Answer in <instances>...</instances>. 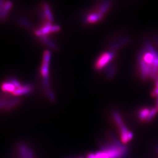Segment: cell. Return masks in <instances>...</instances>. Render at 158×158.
Listing matches in <instances>:
<instances>
[{
	"label": "cell",
	"mask_w": 158,
	"mask_h": 158,
	"mask_svg": "<svg viewBox=\"0 0 158 158\" xmlns=\"http://www.w3.org/2000/svg\"><path fill=\"white\" fill-rule=\"evenodd\" d=\"M138 64L142 80L158 79V52L146 42L138 55Z\"/></svg>",
	"instance_id": "cell-1"
},
{
	"label": "cell",
	"mask_w": 158,
	"mask_h": 158,
	"mask_svg": "<svg viewBox=\"0 0 158 158\" xmlns=\"http://www.w3.org/2000/svg\"><path fill=\"white\" fill-rule=\"evenodd\" d=\"M107 137L100 146V151L107 153L110 158H124L128 155V147L112 135Z\"/></svg>",
	"instance_id": "cell-2"
},
{
	"label": "cell",
	"mask_w": 158,
	"mask_h": 158,
	"mask_svg": "<svg viewBox=\"0 0 158 158\" xmlns=\"http://www.w3.org/2000/svg\"><path fill=\"white\" fill-rule=\"evenodd\" d=\"M115 56V52L111 51L105 52L102 53L96 60L94 67L96 70H102L107 66Z\"/></svg>",
	"instance_id": "cell-3"
},
{
	"label": "cell",
	"mask_w": 158,
	"mask_h": 158,
	"mask_svg": "<svg viewBox=\"0 0 158 158\" xmlns=\"http://www.w3.org/2000/svg\"><path fill=\"white\" fill-rule=\"evenodd\" d=\"M158 110L156 107L142 108L138 113V118L141 122L150 123L156 116Z\"/></svg>",
	"instance_id": "cell-4"
},
{
	"label": "cell",
	"mask_w": 158,
	"mask_h": 158,
	"mask_svg": "<svg viewBox=\"0 0 158 158\" xmlns=\"http://www.w3.org/2000/svg\"><path fill=\"white\" fill-rule=\"evenodd\" d=\"M106 13L102 10L99 6L96 11L91 12L88 14L85 18V23H98L103 19Z\"/></svg>",
	"instance_id": "cell-5"
},
{
	"label": "cell",
	"mask_w": 158,
	"mask_h": 158,
	"mask_svg": "<svg viewBox=\"0 0 158 158\" xmlns=\"http://www.w3.org/2000/svg\"><path fill=\"white\" fill-rule=\"evenodd\" d=\"M19 158H35L33 149L25 143H20L17 147Z\"/></svg>",
	"instance_id": "cell-6"
},
{
	"label": "cell",
	"mask_w": 158,
	"mask_h": 158,
	"mask_svg": "<svg viewBox=\"0 0 158 158\" xmlns=\"http://www.w3.org/2000/svg\"><path fill=\"white\" fill-rule=\"evenodd\" d=\"M118 129L120 141L126 145L133 139V133L128 128L125 124L119 127Z\"/></svg>",
	"instance_id": "cell-7"
},
{
	"label": "cell",
	"mask_w": 158,
	"mask_h": 158,
	"mask_svg": "<svg viewBox=\"0 0 158 158\" xmlns=\"http://www.w3.org/2000/svg\"><path fill=\"white\" fill-rule=\"evenodd\" d=\"M51 52L49 51H45L44 53V59L40 68V73L44 77L49 76V64L51 59Z\"/></svg>",
	"instance_id": "cell-8"
},
{
	"label": "cell",
	"mask_w": 158,
	"mask_h": 158,
	"mask_svg": "<svg viewBox=\"0 0 158 158\" xmlns=\"http://www.w3.org/2000/svg\"><path fill=\"white\" fill-rule=\"evenodd\" d=\"M21 102V100L20 98L18 97H12L11 98L8 102L6 106L3 108V112H10L15 108H17Z\"/></svg>",
	"instance_id": "cell-9"
},
{
	"label": "cell",
	"mask_w": 158,
	"mask_h": 158,
	"mask_svg": "<svg viewBox=\"0 0 158 158\" xmlns=\"http://www.w3.org/2000/svg\"><path fill=\"white\" fill-rule=\"evenodd\" d=\"M52 24L50 22H45L44 25L38 29H36L34 31L35 35L37 36H47L48 34H49L52 32Z\"/></svg>",
	"instance_id": "cell-10"
},
{
	"label": "cell",
	"mask_w": 158,
	"mask_h": 158,
	"mask_svg": "<svg viewBox=\"0 0 158 158\" xmlns=\"http://www.w3.org/2000/svg\"><path fill=\"white\" fill-rule=\"evenodd\" d=\"M34 89L33 85L31 84H26L23 85L20 88L17 89L12 93L13 96H18L23 94H30Z\"/></svg>",
	"instance_id": "cell-11"
},
{
	"label": "cell",
	"mask_w": 158,
	"mask_h": 158,
	"mask_svg": "<svg viewBox=\"0 0 158 158\" xmlns=\"http://www.w3.org/2000/svg\"><path fill=\"white\" fill-rule=\"evenodd\" d=\"M43 10H44L42 12V14H43L44 19H45L46 21H48V22L52 23V21L53 20V15H52V14L51 11L50 6L47 2L43 3Z\"/></svg>",
	"instance_id": "cell-12"
},
{
	"label": "cell",
	"mask_w": 158,
	"mask_h": 158,
	"mask_svg": "<svg viewBox=\"0 0 158 158\" xmlns=\"http://www.w3.org/2000/svg\"><path fill=\"white\" fill-rule=\"evenodd\" d=\"M12 6V2L10 1H6L5 4H4L3 10L0 15V21L1 22H4L6 21L8 14L10 11Z\"/></svg>",
	"instance_id": "cell-13"
},
{
	"label": "cell",
	"mask_w": 158,
	"mask_h": 158,
	"mask_svg": "<svg viewBox=\"0 0 158 158\" xmlns=\"http://www.w3.org/2000/svg\"><path fill=\"white\" fill-rule=\"evenodd\" d=\"M40 41L44 43L46 45L49 46L52 49L55 51L59 50V46L54 42H53L51 39H49L47 36H41L38 37Z\"/></svg>",
	"instance_id": "cell-14"
},
{
	"label": "cell",
	"mask_w": 158,
	"mask_h": 158,
	"mask_svg": "<svg viewBox=\"0 0 158 158\" xmlns=\"http://www.w3.org/2000/svg\"><path fill=\"white\" fill-rule=\"evenodd\" d=\"M1 90L3 91L4 92L7 93L8 94H11L14 92V91L16 90V88L15 86L10 83V81H5L1 83Z\"/></svg>",
	"instance_id": "cell-15"
},
{
	"label": "cell",
	"mask_w": 158,
	"mask_h": 158,
	"mask_svg": "<svg viewBox=\"0 0 158 158\" xmlns=\"http://www.w3.org/2000/svg\"><path fill=\"white\" fill-rule=\"evenodd\" d=\"M113 118L114 121V123L116 125V126L119 128L121 127L122 125L125 124L124 120L122 118L120 114L117 111H114L113 113Z\"/></svg>",
	"instance_id": "cell-16"
},
{
	"label": "cell",
	"mask_w": 158,
	"mask_h": 158,
	"mask_svg": "<svg viewBox=\"0 0 158 158\" xmlns=\"http://www.w3.org/2000/svg\"><path fill=\"white\" fill-rule=\"evenodd\" d=\"M11 98V96H9L8 94L0 95V110L2 111L6 103Z\"/></svg>",
	"instance_id": "cell-17"
},
{
	"label": "cell",
	"mask_w": 158,
	"mask_h": 158,
	"mask_svg": "<svg viewBox=\"0 0 158 158\" xmlns=\"http://www.w3.org/2000/svg\"><path fill=\"white\" fill-rule=\"evenodd\" d=\"M17 22L18 23H19L20 25H23V27L27 28L28 29H33L34 28V25L30 23L29 21H28L27 19L22 18V17H20V18H18L17 19Z\"/></svg>",
	"instance_id": "cell-18"
},
{
	"label": "cell",
	"mask_w": 158,
	"mask_h": 158,
	"mask_svg": "<svg viewBox=\"0 0 158 158\" xmlns=\"http://www.w3.org/2000/svg\"><path fill=\"white\" fill-rule=\"evenodd\" d=\"M129 42V40L128 38H125L123 40H119L118 42H117L115 44H114L112 47H111V49L112 51H114V50H116L118 48H119V47H121L123 46L126 45L127 44H128V42Z\"/></svg>",
	"instance_id": "cell-19"
},
{
	"label": "cell",
	"mask_w": 158,
	"mask_h": 158,
	"mask_svg": "<svg viewBox=\"0 0 158 158\" xmlns=\"http://www.w3.org/2000/svg\"><path fill=\"white\" fill-rule=\"evenodd\" d=\"M116 66H110L108 69L107 71V75L108 78H112L114 77V74L116 72Z\"/></svg>",
	"instance_id": "cell-20"
},
{
	"label": "cell",
	"mask_w": 158,
	"mask_h": 158,
	"mask_svg": "<svg viewBox=\"0 0 158 158\" xmlns=\"http://www.w3.org/2000/svg\"><path fill=\"white\" fill-rule=\"evenodd\" d=\"M9 81L10 83H11L12 84L15 86L16 89L20 88L22 86V85L20 83V82H19V81L17 79H15V78H13V77L10 78V79L9 80Z\"/></svg>",
	"instance_id": "cell-21"
},
{
	"label": "cell",
	"mask_w": 158,
	"mask_h": 158,
	"mask_svg": "<svg viewBox=\"0 0 158 158\" xmlns=\"http://www.w3.org/2000/svg\"><path fill=\"white\" fill-rule=\"evenodd\" d=\"M60 30V27L59 25H52V32H56Z\"/></svg>",
	"instance_id": "cell-22"
},
{
	"label": "cell",
	"mask_w": 158,
	"mask_h": 158,
	"mask_svg": "<svg viewBox=\"0 0 158 158\" xmlns=\"http://www.w3.org/2000/svg\"><path fill=\"white\" fill-rule=\"evenodd\" d=\"M86 158H98L97 157L96 153H89L87 155Z\"/></svg>",
	"instance_id": "cell-23"
},
{
	"label": "cell",
	"mask_w": 158,
	"mask_h": 158,
	"mask_svg": "<svg viewBox=\"0 0 158 158\" xmlns=\"http://www.w3.org/2000/svg\"><path fill=\"white\" fill-rule=\"evenodd\" d=\"M6 1H3V0H0V15L1 14V12L3 10L4 8V4H5Z\"/></svg>",
	"instance_id": "cell-24"
},
{
	"label": "cell",
	"mask_w": 158,
	"mask_h": 158,
	"mask_svg": "<svg viewBox=\"0 0 158 158\" xmlns=\"http://www.w3.org/2000/svg\"><path fill=\"white\" fill-rule=\"evenodd\" d=\"M156 98V107H155L158 110V96Z\"/></svg>",
	"instance_id": "cell-25"
},
{
	"label": "cell",
	"mask_w": 158,
	"mask_h": 158,
	"mask_svg": "<svg viewBox=\"0 0 158 158\" xmlns=\"http://www.w3.org/2000/svg\"><path fill=\"white\" fill-rule=\"evenodd\" d=\"M155 87L158 88V79L155 81Z\"/></svg>",
	"instance_id": "cell-26"
},
{
	"label": "cell",
	"mask_w": 158,
	"mask_h": 158,
	"mask_svg": "<svg viewBox=\"0 0 158 158\" xmlns=\"http://www.w3.org/2000/svg\"><path fill=\"white\" fill-rule=\"evenodd\" d=\"M155 150H156V154H157V155L158 156V145H156V146L155 147Z\"/></svg>",
	"instance_id": "cell-27"
},
{
	"label": "cell",
	"mask_w": 158,
	"mask_h": 158,
	"mask_svg": "<svg viewBox=\"0 0 158 158\" xmlns=\"http://www.w3.org/2000/svg\"><path fill=\"white\" fill-rule=\"evenodd\" d=\"M156 43H157V44H158V38L156 40Z\"/></svg>",
	"instance_id": "cell-28"
},
{
	"label": "cell",
	"mask_w": 158,
	"mask_h": 158,
	"mask_svg": "<svg viewBox=\"0 0 158 158\" xmlns=\"http://www.w3.org/2000/svg\"></svg>",
	"instance_id": "cell-29"
}]
</instances>
